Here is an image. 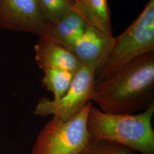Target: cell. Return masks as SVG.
Instances as JSON below:
<instances>
[{
  "label": "cell",
  "mask_w": 154,
  "mask_h": 154,
  "mask_svg": "<svg viewBox=\"0 0 154 154\" xmlns=\"http://www.w3.org/2000/svg\"><path fill=\"white\" fill-rule=\"evenodd\" d=\"M154 51L127 63L116 72L95 81L90 100L110 114H134L154 103Z\"/></svg>",
  "instance_id": "cell-1"
},
{
  "label": "cell",
  "mask_w": 154,
  "mask_h": 154,
  "mask_svg": "<svg viewBox=\"0 0 154 154\" xmlns=\"http://www.w3.org/2000/svg\"><path fill=\"white\" fill-rule=\"evenodd\" d=\"M154 102L136 114L107 113L92 105L87 121L90 138L114 142L142 154H154Z\"/></svg>",
  "instance_id": "cell-2"
},
{
  "label": "cell",
  "mask_w": 154,
  "mask_h": 154,
  "mask_svg": "<svg viewBox=\"0 0 154 154\" xmlns=\"http://www.w3.org/2000/svg\"><path fill=\"white\" fill-rule=\"evenodd\" d=\"M154 51V0H149L132 24L116 37L103 63L95 72V81L116 72L141 55Z\"/></svg>",
  "instance_id": "cell-3"
},
{
  "label": "cell",
  "mask_w": 154,
  "mask_h": 154,
  "mask_svg": "<svg viewBox=\"0 0 154 154\" xmlns=\"http://www.w3.org/2000/svg\"><path fill=\"white\" fill-rule=\"evenodd\" d=\"M88 102L72 119L63 121L53 117L39 133L31 154H80L90 140L87 128Z\"/></svg>",
  "instance_id": "cell-4"
},
{
  "label": "cell",
  "mask_w": 154,
  "mask_h": 154,
  "mask_svg": "<svg viewBox=\"0 0 154 154\" xmlns=\"http://www.w3.org/2000/svg\"><path fill=\"white\" fill-rule=\"evenodd\" d=\"M95 81V70L82 65L75 73L67 93L58 99L41 98L35 106L34 114L52 116L63 121L72 119L90 101Z\"/></svg>",
  "instance_id": "cell-5"
},
{
  "label": "cell",
  "mask_w": 154,
  "mask_h": 154,
  "mask_svg": "<svg viewBox=\"0 0 154 154\" xmlns=\"http://www.w3.org/2000/svg\"><path fill=\"white\" fill-rule=\"evenodd\" d=\"M45 22L38 0H0V27L39 36Z\"/></svg>",
  "instance_id": "cell-6"
},
{
  "label": "cell",
  "mask_w": 154,
  "mask_h": 154,
  "mask_svg": "<svg viewBox=\"0 0 154 154\" xmlns=\"http://www.w3.org/2000/svg\"><path fill=\"white\" fill-rule=\"evenodd\" d=\"M115 39L116 37L88 25L71 52L82 65L96 72L109 54Z\"/></svg>",
  "instance_id": "cell-7"
},
{
  "label": "cell",
  "mask_w": 154,
  "mask_h": 154,
  "mask_svg": "<svg viewBox=\"0 0 154 154\" xmlns=\"http://www.w3.org/2000/svg\"><path fill=\"white\" fill-rule=\"evenodd\" d=\"M88 26L77 11H72L55 22L45 23L39 38L54 42L71 52Z\"/></svg>",
  "instance_id": "cell-8"
},
{
  "label": "cell",
  "mask_w": 154,
  "mask_h": 154,
  "mask_svg": "<svg viewBox=\"0 0 154 154\" xmlns=\"http://www.w3.org/2000/svg\"><path fill=\"white\" fill-rule=\"evenodd\" d=\"M34 48L35 61L42 70L56 69L75 73L82 66L72 52L54 42L39 38Z\"/></svg>",
  "instance_id": "cell-9"
},
{
  "label": "cell",
  "mask_w": 154,
  "mask_h": 154,
  "mask_svg": "<svg viewBox=\"0 0 154 154\" xmlns=\"http://www.w3.org/2000/svg\"><path fill=\"white\" fill-rule=\"evenodd\" d=\"M74 8L88 25L112 35L111 13L107 0H75Z\"/></svg>",
  "instance_id": "cell-10"
},
{
  "label": "cell",
  "mask_w": 154,
  "mask_h": 154,
  "mask_svg": "<svg viewBox=\"0 0 154 154\" xmlns=\"http://www.w3.org/2000/svg\"><path fill=\"white\" fill-rule=\"evenodd\" d=\"M41 84L53 94V99H58L69 90L75 73L65 70L50 69L43 70Z\"/></svg>",
  "instance_id": "cell-11"
},
{
  "label": "cell",
  "mask_w": 154,
  "mask_h": 154,
  "mask_svg": "<svg viewBox=\"0 0 154 154\" xmlns=\"http://www.w3.org/2000/svg\"><path fill=\"white\" fill-rule=\"evenodd\" d=\"M38 3L45 23L55 22L76 11L70 0H38Z\"/></svg>",
  "instance_id": "cell-12"
},
{
  "label": "cell",
  "mask_w": 154,
  "mask_h": 154,
  "mask_svg": "<svg viewBox=\"0 0 154 154\" xmlns=\"http://www.w3.org/2000/svg\"><path fill=\"white\" fill-rule=\"evenodd\" d=\"M134 151L120 144L103 139L90 138L80 154H133Z\"/></svg>",
  "instance_id": "cell-13"
},
{
  "label": "cell",
  "mask_w": 154,
  "mask_h": 154,
  "mask_svg": "<svg viewBox=\"0 0 154 154\" xmlns=\"http://www.w3.org/2000/svg\"><path fill=\"white\" fill-rule=\"evenodd\" d=\"M70 1L72 2V5H73L74 7V4H75V0H70Z\"/></svg>",
  "instance_id": "cell-14"
}]
</instances>
